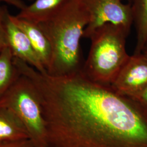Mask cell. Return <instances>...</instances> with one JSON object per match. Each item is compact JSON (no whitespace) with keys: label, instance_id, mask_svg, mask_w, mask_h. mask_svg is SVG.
<instances>
[{"label":"cell","instance_id":"obj_17","mask_svg":"<svg viewBox=\"0 0 147 147\" xmlns=\"http://www.w3.org/2000/svg\"><path fill=\"white\" fill-rule=\"evenodd\" d=\"M142 53H143L144 55H146L147 57V40L146 42L145 43V44H144V47H143Z\"/></svg>","mask_w":147,"mask_h":147},{"label":"cell","instance_id":"obj_1","mask_svg":"<svg viewBox=\"0 0 147 147\" xmlns=\"http://www.w3.org/2000/svg\"><path fill=\"white\" fill-rule=\"evenodd\" d=\"M14 62L37 89L48 147H147V109L131 98L82 71L53 76Z\"/></svg>","mask_w":147,"mask_h":147},{"label":"cell","instance_id":"obj_4","mask_svg":"<svg viewBox=\"0 0 147 147\" xmlns=\"http://www.w3.org/2000/svg\"><path fill=\"white\" fill-rule=\"evenodd\" d=\"M0 106L7 107L16 114L35 147H48L47 129L40 100L30 79L20 74L0 98Z\"/></svg>","mask_w":147,"mask_h":147},{"label":"cell","instance_id":"obj_3","mask_svg":"<svg viewBox=\"0 0 147 147\" xmlns=\"http://www.w3.org/2000/svg\"><path fill=\"white\" fill-rule=\"evenodd\" d=\"M130 31L107 24L93 32L89 38V54L81 70L86 77L95 82L111 86L130 56L126 50Z\"/></svg>","mask_w":147,"mask_h":147},{"label":"cell","instance_id":"obj_10","mask_svg":"<svg viewBox=\"0 0 147 147\" xmlns=\"http://www.w3.org/2000/svg\"><path fill=\"white\" fill-rule=\"evenodd\" d=\"M69 0H34L16 15L19 18L38 23L52 16Z\"/></svg>","mask_w":147,"mask_h":147},{"label":"cell","instance_id":"obj_12","mask_svg":"<svg viewBox=\"0 0 147 147\" xmlns=\"http://www.w3.org/2000/svg\"><path fill=\"white\" fill-rule=\"evenodd\" d=\"M20 75L14 62V55L11 49L6 46L0 53V98Z\"/></svg>","mask_w":147,"mask_h":147},{"label":"cell","instance_id":"obj_16","mask_svg":"<svg viewBox=\"0 0 147 147\" xmlns=\"http://www.w3.org/2000/svg\"><path fill=\"white\" fill-rule=\"evenodd\" d=\"M3 3L13 6L20 11L23 9L27 5L23 0H0V5Z\"/></svg>","mask_w":147,"mask_h":147},{"label":"cell","instance_id":"obj_2","mask_svg":"<svg viewBox=\"0 0 147 147\" xmlns=\"http://www.w3.org/2000/svg\"><path fill=\"white\" fill-rule=\"evenodd\" d=\"M89 19L82 0H69L52 16L37 23L51 47L49 75L63 76L82 70L84 62L81 39Z\"/></svg>","mask_w":147,"mask_h":147},{"label":"cell","instance_id":"obj_18","mask_svg":"<svg viewBox=\"0 0 147 147\" xmlns=\"http://www.w3.org/2000/svg\"><path fill=\"white\" fill-rule=\"evenodd\" d=\"M27 1H33L34 0H27Z\"/></svg>","mask_w":147,"mask_h":147},{"label":"cell","instance_id":"obj_5","mask_svg":"<svg viewBox=\"0 0 147 147\" xmlns=\"http://www.w3.org/2000/svg\"><path fill=\"white\" fill-rule=\"evenodd\" d=\"M89 14V22L86 27L84 38H88L93 32L107 24L121 26L130 30L133 25L131 4L123 0H82Z\"/></svg>","mask_w":147,"mask_h":147},{"label":"cell","instance_id":"obj_9","mask_svg":"<svg viewBox=\"0 0 147 147\" xmlns=\"http://www.w3.org/2000/svg\"><path fill=\"white\" fill-rule=\"evenodd\" d=\"M27 139L29 136L26 129L16 114L0 106V143Z\"/></svg>","mask_w":147,"mask_h":147},{"label":"cell","instance_id":"obj_13","mask_svg":"<svg viewBox=\"0 0 147 147\" xmlns=\"http://www.w3.org/2000/svg\"><path fill=\"white\" fill-rule=\"evenodd\" d=\"M7 9L6 5H0V53L3 49L7 46L4 28V17Z\"/></svg>","mask_w":147,"mask_h":147},{"label":"cell","instance_id":"obj_6","mask_svg":"<svg viewBox=\"0 0 147 147\" xmlns=\"http://www.w3.org/2000/svg\"><path fill=\"white\" fill-rule=\"evenodd\" d=\"M147 86V57L133 54L111 87L121 94L131 96Z\"/></svg>","mask_w":147,"mask_h":147},{"label":"cell","instance_id":"obj_11","mask_svg":"<svg viewBox=\"0 0 147 147\" xmlns=\"http://www.w3.org/2000/svg\"><path fill=\"white\" fill-rule=\"evenodd\" d=\"M133 25L136 32V44L134 54L142 53L147 40V0H132Z\"/></svg>","mask_w":147,"mask_h":147},{"label":"cell","instance_id":"obj_14","mask_svg":"<svg viewBox=\"0 0 147 147\" xmlns=\"http://www.w3.org/2000/svg\"><path fill=\"white\" fill-rule=\"evenodd\" d=\"M129 97L136 101L147 109V86L140 91L129 96Z\"/></svg>","mask_w":147,"mask_h":147},{"label":"cell","instance_id":"obj_15","mask_svg":"<svg viewBox=\"0 0 147 147\" xmlns=\"http://www.w3.org/2000/svg\"><path fill=\"white\" fill-rule=\"evenodd\" d=\"M0 147H35L30 140L0 143Z\"/></svg>","mask_w":147,"mask_h":147},{"label":"cell","instance_id":"obj_7","mask_svg":"<svg viewBox=\"0 0 147 147\" xmlns=\"http://www.w3.org/2000/svg\"><path fill=\"white\" fill-rule=\"evenodd\" d=\"M11 16L7 9L4 17V28L7 47L11 49L14 57L26 63L41 73L47 72L29 39L12 21Z\"/></svg>","mask_w":147,"mask_h":147},{"label":"cell","instance_id":"obj_8","mask_svg":"<svg viewBox=\"0 0 147 147\" xmlns=\"http://www.w3.org/2000/svg\"><path fill=\"white\" fill-rule=\"evenodd\" d=\"M11 19L24 32L29 39L34 51L44 68L47 70L51 57L50 44L42 29L37 23L27 21L16 16H11Z\"/></svg>","mask_w":147,"mask_h":147}]
</instances>
